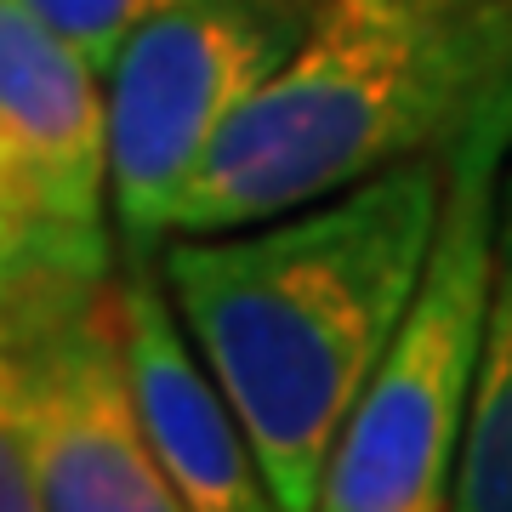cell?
<instances>
[{
	"mask_svg": "<svg viewBox=\"0 0 512 512\" xmlns=\"http://www.w3.org/2000/svg\"><path fill=\"white\" fill-rule=\"evenodd\" d=\"M29 0H0V279L6 330L103 296L114 262L109 92Z\"/></svg>",
	"mask_w": 512,
	"mask_h": 512,
	"instance_id": "277c9868",
	"label": "cell"
},
{
	"mask_svg": "<svg viewBox=\"0 0 512 512\" xmlns=\"http://www.w3.org/2000/svg\"><path fill=\"white\" fill-rule=\"evenodd\" d=\"M456 512H512V171L501 177L495 217V279L484 313L467 450L456 473Z\"/></svg>",
	"mask_w": 512,
	"mask_h": 512,
	"instance_id": "ba28073f",
	"label": "cell"
},
{
	"mask_svg": "<svg viewBox=\"0 0 512 512\" xmlns=\"http://www.w3.org/2000/svg\"><path fill=\"white\" fill-rule=\"evenodd\" d=\"M29 6H35L69 46H80V52L92 57L97 74H109L120 46H126V35L160 6V0H29Z\"/></svg>",
	"mask_w": 512,
	"mask_h": 512,
	"instance_id": "9c48e42d",
	"label": "cell"
},
{
	"mask_svg": "<svg viewBox=\"0 0 512 512\" xmlns=\"http://www.w3.org/2000/svg\"><path fill=\"white\" fill-rule=\"evenodd\" d=\"M325 0H160L126 35L109 86L120 251H160L194 171L296 57Z\"/></svg>",
	"mask_w": 512,
	"mask_h": 512,
	"instance_id": "5b68a950",
	"label": "cell"
},
{
	"mask_svg": "<svg viewBox=\"0 0 512 512\" xmlns=\"http://www.w3.org/2000/svg\"><path fill=\"white\" fill-rule=\"evenodd\" d=\"M507 154L512 109L484 120L450 154L444 217L421 291L387 359L353 404L313 512H456Z\"/></svg>",
	"mask_w": 512,
	"mask_h": 512,
	"instance_id": "3957f363",
	"label": "cell"
},
{
	"mask_svg": "<svg viewBox=\"0 0 512 512\" xmlns=\"http://www.w3.org/2000/svg\"><path fill=\"white\" fill-rule=\"evenodd\" d=\"M512 109V0H325L296 57L194 171L171 239L325 205L410 160H450Z\"/></svg>",
	"mask_w": 512,
	"mask_h": 512,
	"instance_id": "7a4b0ae2",
	"label": "cell"
},
{
	"mask_svg": "<svg viewBox=\"0 0 512 512\" xmlns=\"http://www.w3.org/2000/svg\"><path fill=\"white\" fill-rule=\"evenodd\" d=\"M0 421L23 433L52 512H188L137 410L120 279L80 308L6 330Z\"/></svg>",
	"mask_w": 512,
	"mask_h": 512,
	"instance_id": "8992f818",
	"label": "cell"
},
{
	"mask_svg": "<svg viewBox=\"0 0 512 512\" xmlns=\"http://www.w3.org/2000/svg\"><path fill=\"white\" fill-rule=\"evenodd\" d=\"M0 512H52L46 507V490H40L29 444H23V433L6 427V421H0Z\"/></svg>",
	"mask_w": 512,
	"mask_h": 512,
	"instance_id": "30bf717a",
	"label": "cell"
},
{
	"mask_svg": "<svg viewBox=\"0 0 512 512\" xmlns=\"http://www.w3.org/2000/svg\"><path fill=\"white\" fill-rule=\"evenodd\" d=\"M444 183L450 160H410L291 217L165 239L171 308L285 512L319 507L336 439L421 291Z\"/></svg>",
	"mask_w": 512,
	"mask_h": 512,
	"instance_id": "6da1fadb",
	"label": "cell"
},
{
	"mask_svg": "<svg viewBox=\"0 0 512 512\" xmlns=\"http://www.w3.org/2000/svg\"><path fill=\"white\" fill-rule=\"evenodd\" d=\"M120 313H126V365L137 387L148 444L160 456L171 490L188 512H285L262 473L245 421L188 342L171 308L154 251H126L120 268Z\"/></svg>",
	"mask_w": 512,
	"mask_h": 512,
	"instance_id": "52a82bcc",
	"label": "cell"
}]
</instances>
